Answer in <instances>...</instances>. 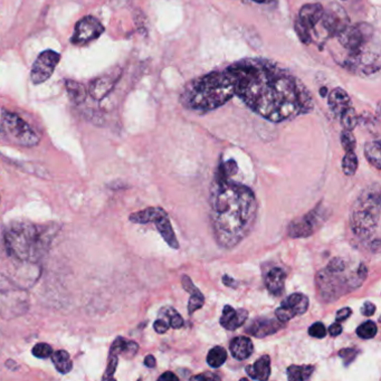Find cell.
<instances>
[{"instance_id": "obj_1", "label": "cell", "mask_w": 381, "mask_h": 381, "mask_svg": "<svg viewBox=\"0 0 381 381\" xmlns=\"http://www.w3.org/2000/svg\"><path fill=\"white\" fill-rule=\"evenodd\" d=\"M236 95L269 121L282 122L311 112L315 102L306 85L278 65L247 58L228 67Z\"/></svg>"}, {"instance_id": "obj_2", "label": "cell", "mask_w": 381, "mask_h": 381, "mask_svg": "<svg viewBox=\"0 0 381 381\" xmlns=\"http://www.w3.org/2000/svg\"><path fill=\"white\" fill-rule=\"evenodd\" d=\"M210 221L218 245L233 248L249 235L258 216L251 188L228 178H215L210 187Z\"/></svg>"}, {"instance_id": "obj_3", "label": "cell", "mask_w": 381, "mask_h": 381, "mask_svg": "<svg viewBox=\"0 0 381 381\" xmlns=\"http://www.w3.org/2000/svg\"><path fill=\"white\" fill-rule=\"evenodd\" d=\"M58 230L55 225L15 221L5 230V246L12 258L21 262L37 263L45 256Z\"/></svg>"}, {"instance_id": "obj_4", "label": "cell", "mask_w": 381, "mask_h": 381, "mask_svg": "<svg viewBox=\"0 0 381 381\" xmlns=\"http://www.w3.org/2000/svg\"><path fill=\"white\" fill-rule=\"evenodd\" d=\"M236 95L235 82L230 71L210 73L191 81L182 94V106L195 111H210Z\"/></svg>"}, {"instance_id": "obj_5", "label": "cell", "mask_w": 381, "mask_h": 381, "mask_svg": "<svg viewBox=\"0 0 381 381\" xmlns=\"http://www.w3.org/2000/svg\"><path fill=\"white\" fill-rule=\"evenodd\" d=\"M380 217V195L377 187L376 191L372 189L369 193H365L358 199L352 212L351 225L352 230L358 236H369L371 232L378 227Z\"/></svg>"}, {"instance_id": "obj_6", "label": "cell", "mask_w": 381, "mask_h": 381, "mask_svg": "<svg viewBox=\"0 0 381 381\" xmlns=\"http://www.w3.org/2000/svg\"><path fill=\"white\" fill-rule=\"evenodd\" d=\"M0 136L21 147L32 148L40 141V136L33 127L15 113L3 111L0 123Z\"/></svg>"}, {"instance_id": "obj_7", "label": "cell", "mask_w": 381, "mask_h": 381, "mask_svg": "<svg viewBox=\"0 0 381 381\" xmlns=\"http://www.w3.org/2000/svg\"><path fill=\"white\" fill-rule=\"evenodd\" d=\"M29 309V299L26 292L0 291V318L5 320L19 318Z\"/></svg>"}, {"instance_id": "obj_8", "label": "cell", "mask_w": 381, "mask_h": 381, "mask_svg": "<svg viewBox=\"0 0 381 381\" xmlns=\"http://www.w3.org/2000/svg\"><path fill=\"white\" fill-rule=\"evenodd\" d=\"M322 214L323 212L321 210V207L318 206L309 214L291 223L288 227V236L292 238H306L311 236L312 234H315V230H319V227L325 219Z\"/></svg>"}, {"instance_id": "obj_9", "label": "cell", "mask_w": 381, "mask_h": 381, "mask_svg": "<svg viewBox=\"0 0 381 381\" xmlns=\"http://www.w3.org/2000/svg\"><path fill=\"white\" fill-rule=\"evenodd\" d=\"M371 32L372 28L369 25L359 24L357 26L348 25L336 36L339 38L340 44L354 54L360 52L363 44L371 36Z\"/></svg>"}, {"instance_id": "obj_10", "label": "cell", "mask_w": 381, "mask_h": 381, "mask_svg": "<svg viewBox=\"0 0 381 381\" xmlns=\"http://www.w3.org/2000/svg\"><path fill=\"white\" fill-rule=\"evenodd\" d=\"M60 61H61V55L52 49H47L40 53L32 69L31 79L34 84H42L46 82L53 75Z\"/></svg>"}, {"instance_id": "obj_11", "label": "cell", "mask_w": 381, "mask_h": 381, "mask_svg": "<svg viewBox=\"0 0 381 381\" xmlns=\"http://www.w3.org/2000/svg\"><path fill=\"white\" fill-rule=\"evenodd\" d=\"M104 33L103 25L95 17L86 16L76 24L75 32L72 36V42L75 45H84L97 40Z\"/></svg>"}, {"instance_id": "obj_12", "label": "cell", "mask_w": 381, "mask_h": 381, "mask_svg": "<svg viewBox=\"0 0 381 381\" xmlns=\"http://www.w3.org/2000/svg\"><path fill=\"white\" fill-rule=\"evenodd\" d=\"M309 309V299L301 293H294L275 311L276 318L282 322H288L297 315H302Z\"/></svg>"}, {"instance_id": "obj_13", "label": "cell", "mask_w": 381, "mask_h": 381, "mask_svg": "<svg viewBox=\"0 0 381 381\" xmlns=\"http://www.w3.org/2000/svg\"><path fill=\"white\" fill-rule=\"evenodd\" d=\"M320 21L330 35H338L349 25L348 16L339 5L334 6L333 10H324Z\"/></svg>"}, {"instance_id": "obj_14", "label": "cell", "mask_w": 381, "mask_h": 381, "mask_svg": "<svg viewBox=\"0 0 381 381\" xmlns=\"http://www.w3.org/2000/svg\"><path fill=\"white\" fill-rule=\"evenodd\" d=\"M284 327V322L276 319L260 318L253 322L246 329L248 334L256 336V338H264L278 332L282 328Z\"/></svg>"}, {"instance_id": "obj_15", "label": "cell", "mask_w": 381, "mask_h": 381, "mask_svg": "<svg viewBox=\"0 0 381 381\" xmlns=\"http://www.w3.org/2000/svg\"><path fill=\"white\" fill-rule=\"evenodd\" d=\"M248 318V312L245 309L235 310L233 306H226L223 310L219 323L224 329L234 331L242 327Z\"/></svg>"}, {"instance_id": "obj_16", "label": "cell", "mask_w": 381, "mask_h": 381, "mask_svg": "<svg viewBox=\"0 0 381 381\" xmlns=\"http://www.w3.org/2000/svg\"><path fill=\"white\" fill-rule=\"evenodd\" d=\"M324 8L321 3H306L299 10V19L308 29L311 31L322 19Z\"/></svg>"}, {"instance_id": "obj_17", "label": "cell", "mask_w": 381, "mask_h": 381, "mask_svg": "<svg viewBox=\"0 0 381 381\" xmlns=\"http://www.w3.org/2000/svg\"><path fill=\"white\" fill-rule=\"evenodd\" d=\"M328 104L330 109L336 115L341 114L345 110L352 106L351 103L350 97L348 93L341 88H336L333 91L328 94Z\"/></svg>"}, {"instance_id": "obj_18", "label": "cell", "mask_w": 381, "mask_h": 381, "mask_svg": "<svg viewBox=\"0 0 381 381\" xmlns=\"http://www.w3.org/2000/svg\"><path fill=\"white\" fill-rule=\"evenodd\" d=\"M253 352L254 345L247 336H237L230 342V354L236 360H246Z\"/></svg>"}, {"instance_id": "obj_19", "label": "cell", "mask_w": 381, "mask_h": 381, "mask_svg": "<svg viewBox=\"0 0 381 381\" xmlns=\"http://www.w3.org/2000/svg\"><path fill=\"white\" fill-rule=\"evenodd\" d=\"M285 278L286 274L283 269L280 267L271 269L265 278V285L269 293L273 294L274 297H280L284 290Z\"/></svg>"}, {"instance_id": "obj_20", "label": "cell", "mask_w": 381, "mask_h": 381, "mask_svg": "<svg viewBox=\"0 0 381 381\" xmlns=\"http://www.w3.org/2000/svg\"><path fill=\"white\" fill-rule=\"evenodd\" d=\"M245 371L253 380H267L271 376V358L265 354L254 362L253 366L246 367Z\"/></svg>"}, {"instance_id": "obj_21", "label": "cell", "mask_w": 381, "mask_h": 381, "mask_svg": "<svg viewBox=\"0 0 381 381\" xmlns=\"http://www.w3.org/2000/svg\"><path fill=\"white\" fill-rule=\"evenodd\" d=\"M155 224L158 230H159V233L161 234V236L164 237V241H166L167 244L171 248L178 249L179 243L177 241V237H175V232H173V226H171L168 215L166 214V215L158 218L157 221H155Z\"/></svg>"}, {"instance_id": "obj_22", "label": "cell", "mask_w": 381, "mask_h": 381, "mask_svg": "<svg viewBox=\"0 0 381 381\" xmlns=\"http://www.w3.org/2000/svg\"><path fill=\"white\" fill-rule=\"evenodd\" d=\"M114 86V81L109 76H103L94 79L90 86V94L94 100L101 101L106 97Z\"/></svg>"}, {"instance_id": "obj_23", "label": "cell", "mask_w": 381, "mask_h": 381, "mask_svg": "<svg viewBox=\"0 0 381 381\" xmlns=\"http://www.w3.org/2000/svg\"><path fill=\"white\" fill-rule=\"evenodd\" d=\"M167 212L160 207H150L141 212H134L130 216V221L134 224H148L155 223L158 218L166 215Z\"/></svg>"}, {"instance_id": "obj_24", "label": "cell", "mask_w": 381, "mask_h": 381, "mask_svg": "<svg viewBox=\"0 0 381 381\" xmlns=\"http://www.w3.org/2000/svg\"><path fill=\"white\" fill-rule=\"evenodd\" d=\"M65 88H66L67 95L70 97L72 103L79 106L86 100L88 91H86L84 85L81 84V83L72 81V79H67L65 82Z\"/></svg>"}, {"instance_id": "obj_25", "label": "cell", "mask_w": 381, "mask_h": 381, "mask_svg": "<svg viewBox=\"0 0 381 381\" xmlns=\"http://www.w3.org/2000/svg\"><path fill=\"white\" fill-rule=\"evenodd\" d=\"M111 350L114 351L118 354H123L124 357L131 359V358H134L138 354L139 345H138L136 342L125 340L120 336V338L115 340L114 343L111 347Z\"/></svg>"}, {"instance_id": "obj_26", "label": "cell", "mask_w": 381, "mask_h": 381, "mask_svg": "<svg viewBox=\"0 0 381 381\" xmlns=\"http://www.w3.org/2000/svg\"><path fill=\"white\" fill-rule=\"evenodd\" d=\"M51 358H52L55 368L62 375H67L73 369V361L67 351L58 350L53 352Z\"/></svg>"}, {"instance_id": "obj_27", "label": "cell", "mask_w": 381, "mask_h": 381, "mask_svg": "<svg viewBox=\"0 0 381 381\" xmlns=\"http://www.w3.org/2000/svg\"><path fill=\"white\" fill-rule=\"evenodd\" d=\"M381 145L380 141H372L368 143L365 147V155H366L367 160L369 161L370 164L376 167L377 169L381 168Z\"/></svg>"}, {"instance_id": "obj_28", "label": "cell", "mask_w": 381, "mask_h": 381, "mask_svg": "<svg viewBox=\"0 0 381 381\" xmlns=\"http://www.w3.org/2000/svg\"><path fill=\"white\" fill-rule=\"evenodd\" d=\"M315 371V366H291L288 369V378L290 381L308 380Z\"/></svg>"}, {"instance_id": "obj_29", "label": "cell", "mask_w": 381, "mask_h": 381, "mask_svg": "<svg viewBox=\"0 0 381 381\" xmlns=\"http://www.w3.org/2000/svg\"><path fill=\"white\" fill-rule=\"evenodd\" d=\"M227 360V351L223 347H214L207 354V363L212 368H219Z\"/></svg>"}, {"instance_id": "obj_30", "label": "cell", "mask_w": 381, "mask_h": 381, "mask_svg": "<svg viewBox=\"0 0 381 381\" xmlns=\"http://www.w3.org/2000/svg\"><path fill=\"white\" fill-rule=\"evenodd\" d=\"M339 116L340 122H341V125L345 130H354V127H357L358 122H359V116H358L352 106L345 110Z\"/></svg>"}, {"instance_id": "obj_31", "label": "cell", "mask_w": 381, "mask_h": 381, "mask_svg": "<svg viewBox=\"0 0 381 381\" xmlns=\"http://www.w3.org/2000/svg\"><path fill=\"white\" fill-rule=\"evenodd\" d=\"M342 169L345 175H354L357 173L358 158L354 151L345 152L342 160Z\"/></svg>"}, {"instance_id": "obj_32", "label": "cell", "mask_w": 381, "mask_h": 381, "mask_svg": "<svg viewBox=\"0 0 381 381\" xmlns=\"http://www.w3.org/2000/svg\"><path fill=\"white\" fill-rule=\"evenodd\" d=\"M377 332H378V328H377V324L373 321H367L365 323L359 325V328L357 329L358 336L363 340H369L375 338Z\"/></svg>"}, {"instance_id": "obj_33", "label": "cell", "mask_w": 381, "mask_h": 381, "mask_svg": "<svg viewBox=\"0 0 381 381\" xmlns=\"http://www.w3.org/2000/svg\"><path fill=\"white\" fill-rule=\"evenodd\" d=\"M32 352H33L34 357L38 358V359H47L52 356L54 351H53L52 347L47 343H37L36 345H34Z\"/></svg>"}, {"instance_id": "obj_34", "label": "cell", "mask_w": 381, "mask_h": 381, "mask_svg": "<svg viewBox=\"0 0 381 381\" xmlns=\"http://www.w3.org/2000/svg\"><path fill=\"white\" fill-rule=\"evenodd\" d=\"M341 145L345 149V152L354 151L356 149V145H357V141H356V138H354L352 132L349 130H343L341 134Z\"/></svg>"}, {"instance_id": "obj_35", "label": "cell", "mask_w": 381, "mask_h": 381, "mask_svg": "<svg viewBox=\"0 0 381 381\" xmlns=\"http://www.w3.org/2000/svg\"><path fill=\"white\" fill-rule=\"evenodd\" d=\"M204 303H205V297H204L201 292L191 294L190 299H189V303H188V313L190 315H193L197 310L203 308Z\"/></svg>"}, {"instance_id": "obj_36", "label": "cell", "mask_w": 381, "mask_h": 381, "mask_svg": "<svg viewBox=\"0 0 381 381\" xmlns=\"http://www.w3.org/2000/svg\"><path fill=\"white\" fill-rule=\"evenodd\" d=\"M119 354L114 351L110 350L109 361H108V367H106V375L103 379H111L114 375L116 367H118Z\"/></svg>"}, {"instance_id": "obj_37", "label": "cell", "mask_w": 381, "mask_h": 381, "mask_svg": "<svg viewBox=\"0 0 381 381\" xmlns=\"http://www.w3.org/2000/svg\"><path fill=\"white\" fill-rule=\"evenodd\" d=\"M295 32H297V36H299V40H301L303 44L309 45L310 42H312L310 29H308L299 19H297V21H295Z\"/></svg>"}, {"instance_id": "obj_38", "label": "cell", "mask_w": 381, "mask_h": 381, "mask_svg": "<svg viewBox=\"0 0 381 381\" xmlns=\"http://www.w3.org/2000/svg\"><path fill=\"white\" fill-rule=\"evenodd\" d=\"M166 315H168V318H169L170 327L173 329H182L184 327V324H185L184 319L175 310L168 309V311H166Z\"/></svg>"}, {"instance_id": "obj_39", "label": "cell", "mask_w": 381, "mask_h": 381, "mask_svg": "<svg viewBox=\"0 0 381 381\" xmlns=\"http://www.w3.org/2000/svg\"><path fill=\"white\" fill-rule=\"evenodd\" d=\"M309 334L315 339H323L327 336V328L321 322H315L309 328Z\"/></svg>"}, {"instance_id": "obj_40", "label": "cell", "mask_w": 381, "mask_h": 381, "mask_svg": "<svg viewBox=\"0 0 381 381\" xmlns=\"http://www.w3.org/2000/svg\"><path fill=\"white\" fill-rule=\"evenodd\" d=\"M339 356L343 359L345 365H350V362H352L356 356H357V351L351 348L342 349L339 352Z\"/></svg>"}, {"instance_id": "obj_41", "label": "cell", "mask_w": 381, "mask_h": 381, "mask_svg": "<svg viewBox=\"0 0 381 381\" xmlns=\"http://www.w3.org/2000/svg\"><path fill=\"white\" fill-rule=\"evenodd\" d=\"M182 288L187 291L188 293L195 294L199 293L200 291L195 286L194 283L191 281L190 278L188 275H184L182 278Z\"/></svg>"}, {"instance_id": "obj_42", "label": "cell", "mask_w": 381, "mask_h": 381, "mask_svg": "<svg viewBox=\"0 0 381 381\" xmlns=\"http://www.w3.org/2000/svg\"><path fill=\"white\" fill-rule=\"evenodd\" d=\"M169 323H167V321L162 320V319H158L153 323V328H155V331L159 334H164L168 330H169Z\"/></svg>"}, {"instance_id": "obj_43", "label": "cell", "mask_w": 381, "mask_h": 381, "mask_svg": "<svg viewBox=\"0 0 381 381\" xmlns=\"http://www.w3.org/2000/svg\"><path fill=\"white\" fill-rule=\"evenodd\" d=\"M376 306L373 303L366 302L363 304L362 309H361V313H362L365 317H372L375 315Z\"/></svg>"}, {"instance_id": "obj_44", "label": "cell", "mask_w": 381, "mask_h": 381, "mask_svg": "<svg viewBox=\"0 0 381 381\" xmlns=\"http://www.w3.org/2000/svg\"><path fill=\"white\" fill-rule=\"evenodd\" d=\"M352 315L350 308H343L336 313V322H343Z\"/></svg>"}, {"instance_id": "obj_45", "label": "cell", "mask_w": 381, "mask_h": 381, "mask_svg": "<svg viewBox=\"0 0 381 381\" xmlns=\"http://www.w3.org/2000/svg\"><path fill=\"white\" fill-rule=\"evenodd\" d=\"M329 333L332 336H340L342 333V325L339 323V322H336V323H333L330 325L329 328Z\"/></svg>"}, {"instance_id": "obj_46", "label": "cell", "mask_w": 381, "mask_h": 381, "mask_svg": "<svg viewBox=\"0 0 381 381\" xmlns=\"http://www.w3.org/2000/svg\"><path fill=\"white\" fill-rule=\"evenodd\" d=\"M223 282H224V284L228 286V288H236L238 286V282L235 281V280L230 278V276L225 275L223 278Z\"/></svg>"}, {"instance_id": "obj_47", "label": "cell", "mask_w": 381, "mask_h": 381, "mask_svg": "<svg viewBox=\"0 0 381 381\" xmlns=\"http://www.w3.org/2000/svg\"><path fill=\"white\" fill-rule=\"evenodd\" d=\"M159 380H167V381H178L179 378L177 376L173 373V372H164V375L159 377Z\"/></svg>"}, {"instance_id": "obj_48", "label": "cell", "mask_w": 381, "mask_h": 381, "mask_svg": "<svg viewBox=\"0 0 381 381\" xmlns=\"http://www.w3.org/2000/svg\"><path fill=\"white\" fill-rule=\"evenodd\" d=\"M214 379H216V380H219V377H217V376H205V375H199V376H195V377H193V378H191V380H201V381H210V380H214Z\"/></svg>"}, {"instance_id": "obj_49", "label": "cell", "mask_w": 381, "mask_h": 381, "mask_svg": "<svg viewBox=\"0 0 381 381\" xmlns=\"http://www.w3.org/2000/svg\"><path fill=\"white\" fill-rule=\"evenodd\" d=\"M145 367H148V368H155L156 358L153 357L152 354H148V356L145 358Z\"/></svg>"}, {"instance_id": "obj_50", "label": "cell", "mask_w": 381, "mask_h": 381, "mask_svg": "<svg viewBox=\"0 0 381 381\" xmlns=\"http://www.w3.org/2000/svg\"><path fill=\"white\" fill-rule=\"evenodd\" d=\"M320 94H321V97H327L328 94H329V90H328V88H324L323 86V88H321Z\"/></svg>"}, {"instance_id": "obj_51", "label": "cell", "mask_w": 381, "mask_h": 381, "mask_svg": "<svg viewBox=\"0 0 381 381\" xmlns=\"http://www.w3.org/2000/svg\"><path fill=\"white\" fill-rule=\"evenodd\" d=\"M253 1H256L258 3H271L273 0H253Z\"/></svg>"}]
</instances>
